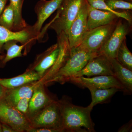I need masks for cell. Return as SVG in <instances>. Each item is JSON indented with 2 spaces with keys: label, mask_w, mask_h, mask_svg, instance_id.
Here are the masks:
<instances>
[{
  "label": "cell",
  "mask_w": 132,
  "mask_h": 132,
  "mask_svg": "<svg viewBox=\"0 0 132 132\" xmlns=\"http://www.w3.org/2000/svg\"><path fill=\"white\" fill-rule=\"evenodd\" d=\"M62 127L65 131L95 132L91 117L93 109L73 105L67 98L59 101Z\"/></svg>",
  "instance_id": "6da1fadb"
},
{
  "label": "cell",
  "mask_w": 132,
  "mask_h": 132,
  "mask_svg": "<svg viewBox=\"0 0 132 132\" xmlns=\"http://www.w3.org/2000/svg\"><path fill=\"white\" fill-rule=\"evenodd\" d=\"M98 55V53L90 52L80 45L71 48L64 65L46 84L55 82L63 84L69 81L86 66L90 59Z\"/></svg>",
  "instance_id": "7a4b0ae2"
},
{
  "label": "cell",
  "mask_w": 132,
  "mask_h": 132,
  "mask_svg": "<svg viewBox=\"0 0 132 132\" xmlns=\"http://www.w3.org/2000/svg\"><path fill=\"white\" fill-rule=\"evenodd\" d=\"M87 0H64L56 15L49 23L50 28L59 35L68 34L71 24Z\"/></svg>",
  "instance_id": "3957f363"
},
{
  "label": "cell",
  "mask_w": 132,
  "mask_h": 132,
  "mask_svg": "<svg viewBox=\"0 0 132 132\" xmlns=\"http://www.w3.org/2000/svg\"><path fill=\"white\" fill-rule=\"evenodd\" d=\"M0 122L10 126L16 132H27L32 128L28 117L7 102L0 99Z\"/></svg>",
  "instance_id": "277c9868"
},
{
  "label": "cell",
  "mask_w": 132,
  "mask_h": 132,
  "mask_svg": "<svg viewBox=\"0 0 132 132\" xmlns=\"http://www.w3.org/2000/svg\"><path fill=\"white\" fill-rule=\"evenodd\" d=\"M29 121L32 127L54 128L64 129L62 127L59 101L54 100L29 119Z\"/></svg>",
  "instance_id": "5b68a950"
},
{
  "label": "cell",
  "mask_w": 132,
  "mask_h": 132,
  "mask_svg": "<svg viewBox=\"0 0 132 132\" xmlns=\"http://www.w3.org/2000/svg\"><path fill=\"white\" fill-rule=\"evenodd\" d=\"M117 22L88 30L80 45L90 52L98 53L113 32Z\"/></svg>",
  "instance_id": "8992f818"
},
{
  "label": "cell",
  "mask_w": 132,
  "mask_h": 132,
  "mask_svg": "<svg viewBox=\"0 0 132 132\" xmlns=\"http://www.w3.org/2000/svg\"><path fill=\"white\" fill-rule=\"evenodd\" d=\"M129 31L128 25L121 20L117 22L110 38L99 51V55H105L108 58L116 59L118 50Z\"/></svg>",
  "instance_id": "52a82bcc"
},
{
  "label": "cell",
  "mask_w": 132,
  "mask_h": 132,
  "mask_svg": "<svg viewBox=\"0 0 132 132\" xmlns=\"http://www.w3.org/2000/svg\"><path fill=\"white\" fill-rule=\"evenodd\" d=\"M88 5L87 0L81 7L69 30L67 35L70 48L80 45L88 31L87 20Z\"/></svg>",
  "instance_id": "ba28073f"
},
{
  "label": "cell",
  "mask_w": 132,
  "mask_h": 132,
  "mask_svg": "<svg viewBox=\"0 0 132 132\" xmlns=\"http://www.w3.org/2000/svg\"><path fill=\"white\" fill-rule=\"evenodd\" d=\"M100 75L115 76L109 59L102 55H99L90 59L86 66L72 78L84 76L89 77Z\"/></svg>",
  "instance_id": "9c48e42d"
},
{
  "label": "cell",
  "mask_w": 132,
  "mask_h": 132,
  "mask_svg": "<svg viewBox=\"0 0 132 132\" xmlns=\"http://www.w3.org/2000/svg\"><path fill=\"white\" fill-rule=\"evenodd\" d=\"M69 81L73 82L83 87H86L88 86L98 88L115 87L119 89L120 91L126 93L125 88L114 76L100 75L92 78L79 76L71 78Z\"/></svg>",
  "instance_id": "30bf717a"
},
{
  "label": "cell",
  "mask_w": 132,
  "mask_h": 132,
  "mask_svg": "<svg viewBox=\"0 0 132 132\" xmlns=\"http://www.w3.org/2000/svg\"><path fill=\"white\" fill-rule=\"evenodd\" d=\"M45 83L40 80L36 86L29 102L27 116L29 119L50 104L54 100L48 94L45 90Z\"/></svg>",
  "instance_id": "8fae6325"
},
{
  "label": "cell",
  "mask_w": 132,
  "mask_h": 132,
  "mask_svg": "<svg viewBox=\"0 0 132 132\" xmlns=\"http://www.w3.org/2000/svg\"><path fill=\"white\" fill-rule=\"evenodd\" d=\"M64 0H40L35 6V10L37 15V20L32 27L35 34H39L45 22L61 6Z\"/></svg>",
  "instance_id": "7c38bea8"
},
{
  "label": "cell",
  "mask_w": 132,
  "mask_h": 132,
  "mask_svg": "<svg viewBox=\"0 0 132 132\" xmlns=\"http://www.w3.org/2000/svg\"><path fill=\"white\" fill-rule=\"evenodd\" d=\"M60 53V48L57 42L39 57L33 66V69L30 70L35 71L42 79L56 63Z\"/></svg>",
  "instance_id": "4fadbf2b"
},
{
  "label": "cell",
  "mask_w": 132,
  "mask_h": 132,
  "mask_svg": "<svg viewBox=\"0 0 132 132\" xmlns=\"http://www.w3.org/2000/svg\"><path fill=\"white\" fill-rule=\"evenodd\" d=\"M119 18L112 13L93 7L88 5V30L117 22Z\"/></svg>",
  "instance_id": "5bb4252c"
},
{
  "label": "cell",
  "mask_w": 132,
  "mask_h": 132,
  "mask_svg": "<svg viewBox=\"0 0 132 132\" xmlns=\"http://www.w3.org/2000/svg\"><path fill=\"white\" fill-rule=\"evenodd\" d=\"M39 81L29 82L14 88L7 89L4 98L10 104L15 106L21 99L24 98H31Z\"/></svg>",
  "instance_id": "9a60e30c"
},
{
  "label": "cell",
  "mask_w": 132,
  "mask_h": 132,
  "mask_svg": "<svg viewBox=\"0 0 132 132\" xmlns=\"http://www.w3.org/2000/svg\"><path fill=\"white\" fill-rule=\"evenodd\" d=\"M41 79V77L35 71L28 69L26 72L16 77L8 79L0 78V85L6 89H11Z\"/></svg>",
  "instance_id": "2e32d148"
},
{
  "label": "cell",
  "mask_w": 132,
  "mask_h": 132,
  "mask_svg": "<svg viewBox=\"0 0 132 132\" xmlns=\"http://www.w3.org/2000/svg\"><path fill=\"white\" fill-rule=\"evenodd\" d=\"M114 76L123 85L126 93L132 92V71L125 67L116 59L109 58Z\"/></svg>",
  "instance_id": "e0dca14e"
},
{
  "label": "cell",
  "mask_w": 132,
  "mask_h": 132,
  "mask_svg": "<svg viewBox=\"0 0 132 132\" xmlns=\"http://www.w3.org/2000/svg\"><path fill=\"white\" fill-rule=\"evenodd\" d=\"M86 88L89 89L92 94V102L88 106L92 109L97 104L108 101L116 92L120 91L119 89L115 87L98 88L88 86Z\"/></svg>",
  "instance_id": "ac0fdd59"
},
{
  "label": "cell",
  "mask_w": 132,
  "mask_h": 132,
  "mask_svg": "<svg viewBox=\"0 0 132 132\" xmlns=\"http://www.w3.org/2000/svg\"><path fill=\"white\" fill-rule=\"evenodd\" d=\"M17 41L10 40L4 43L3 46L2 50L6 51V54L2 60L0 61V66L3 67L6 64L16 57L22 56V51L26 45H19L16 44Z\"/></svg>",
  "instance_id": "d6986e66"
},
{
  "label": "cell",
  "mask_w": 132,
  "mask_h": 132,
  "mask_svg": "<svg viewBox=\"0 0 132 132\" xmlns=\"http://www.w3.org/2000/svg\"><path fill=\"white\" fill-rule=\"evenodd\" d=\"M88 4L93 7L104 11L111 12L119 18H121L126 20L130 25H131V15L127 11L119 12L115 11L109 7L104 0H87Z\"/></svg>",
  "instance_id": "ffe728a7"
},
{
  "label": "cell",
  "mask_w": 132,
  "mask_h": 132,
  "mask_svg": "<svg viewBox=\"0 0 132 132\" xmlns=\"http://www.w3.org/2000/svg\"><path fill=\"white\" fill-rule=\"evenodd\" d=\"M14 14V25L13 31H21L27 28V24L22 16L23 0H10Z\"/></svg>",
  "instance_id": "44dd1931"
},
{
  "label": "cell",
  "mask_w": 132,
  "mask_h": 132,
  "mask_svg": "<svg viewBox=\"0 0 132 132\" xmlns=\"http://www.w3.org/2000/svg\"><path fill=\"white\" fill-rule=\"evenodd\" d=\"M116 59L125 67L132 71V54L127 46L126 38L121 45Z\"/></svg>",
  "instance_id": "7402d4cb"
},
{
  "label": "cell",
  "mask_w": 132,
  "mask_h": 132,
  "mask_svg": "<svg viewBox=\"0 0 132 132\" xmlns=\"http://www.w3.org/2000/svg\"><path fill=\"white\" fill-rule=\"evenodd\" d=\"M14 25V14L12 6L9 4L0 15V26L13 31Z\"/></svg>",
  "instance_id": "603a6c76"
},
{
  "label": "cell",
  "mask_w": 132,
  "mask_h": 132,
  "mask_svg": "<svg viewBox=\"0 0 132 132\" xmlns=\"http://www.w3.org/2000/svg\"><path fill=\"white\" fill-rule=\"evenodd\" d=\"M22 38V34L20 31H10L0 26V53L2 52L3 46L5 42L10 40L19 42Z\"/></svg>",
  "instance_id": "cb8c5ba5"
},
{
  "label": "cell",
  "mask_w": 132,
  "mask_h": 132,
  "mask_svg": "<svg viewBox=\"0 0 132 132\" xmlns=\"http://www.w3.org/2000/svg\"><path fill=\"white\" fill-rule=\"evenodd\" d=\"M105 2L109 7L115 11L117 10L128 11L132 9V3L125 0H106Z\"/></svg>",
  "instance_id": "d4e9b609"
},
{
  "label": "cell",
  "mask_w": 132,
  "mask_h": 132,
  "mask_svg": "<svg viewBox=\"0 0 132 132\" xmlns=\"http://www.w3.org/2000/svg\"><path fill=\"white\" fill-rule=\"evenodd\" d=\"M30 98H24L21 99L15 106L20 112L27 116L28 111Z\"/></svg>",
  "instance_id": "484cf974"
},
{
  "label": "cell",
  "mask_w": 132,
  "mask_h": 132,
  "mask_svg": "<svg viewBox=\"0 0 132 132\" xmlns=\"http://www.w3.org/2000/svg\"><path fill=\"white\" fill-rule=\"evenodd\" d=\"M65 131L62 128H54L32 127L28 131V132H62Z\"/></svg>",
  "instance_id": "4316f807"
},
{
  "label": "cell",
  "mask_w": 132,
  "mask_h": 132,
  "mask_svg": "<svg viewBox=\"0 0 132 132\" xmlns=\"http://www.w3.org/2000/svg\"><path fill=\"white\" fill-rule=\"evenodd\" d=\"M2 132H16L10 126L8 125L1 123Z\"/></svg>",
  "instance_id": "83f0119b"
},
{
  "label": "cell",
  "mask_w": 132,
  "mask_h": 132,
  "mask_svg": "<svg viewBox=\"0 0 132 132\" xmlns=\"http://www.w3.org/2000/svg\"><path fill=\"white\" fill-rule=\"evenodd\" d=\"M131 123H128L127 125H126L123 126L119 130V132H127L131 130Z\"/></svg>",
  "instance_id": "f1b7e54d"
},
{
  "label": "cell",
  "mask_w": 132,
  "mask_h": 132,
  "mask_svg": "<svg viewBox=\"0 0 132 132\" xmlns=\"http://www.w3.org/2000/svg\"><path fill=\"white\" fill-rule=\"evenodd\" d=\"M7 0H0V15L5 8Z\"/></svg>",
  "instance_id": "f546056e"
},
{
  "label": "cell",
  "mask_w": 132,
  "mask_h": 132,
  "mask_svg": "<svg viewBox=\"0 0 132 132\" xmlns=\"http://www.w3.org/2000/svg\"><path fill=\"white\" fill-rule=\"evenodd\" d=\"M7 89L0 85V99L5 96Z\"/></svg>",
  "instance_id": "4dcf8cb0"
},
{
  "label": "cell",
  "mask_w": 132,
  "mask_h": 132,
  "mask_svg": "<svg viewBox=\"0 0 132 132\" xmlns=\"http://www.w3.org/2000/svg\"><path fill=\"white\" fill-rule=\"evenodd\" d=\"M4 57H5V56L4 55L0 54V61L2 60L3 59H4Z\"/></svg>",
  "instance_id": "1f68e13d"
},
{
  "label": "cell",
  "mask_w": 132,
  "mask_h": 132,
  "mask_svg": "<svg viewBox=\"0 0 132 132\" xmlns=\"http://www.w3.org/2000/svg\"><path fill=\"white\" fill-rule=\"evenodd\" d=\"M0 132H2V124L1 122H0Z\"/></svg>",
  "instance_id": "d6a6232c"
},
{
  "label": "cell",
  "mask_w": 132,
  "mask_h": 132,
  "mask_svg": "<svg viewBox=\"0 0 132 132\" xmlns=\"http://www.w3.org/2000/svg\"><path fill=\"white\" fill-rule=\"evenodd\" d=\"M104 1H106V0H104ZM125 1H127L130 2H132V0H125Z\"/></svg>",
  "instance_id": "836d02e7"
},
{
  "label": "cell",
  "mask_w": 132,
  "mask_h": 132,
  "mask_svg": "<svg viewBox=\"0 0 132 132\" xmlns=\"http://www.w3.org/2000/svg\"><path fill=\"white\" fill-rule=\"evenodd\" d=\"M23 1H24V0H23Z\"/></svg>",
  "instance_id": "e575fe53"
}]
</instances>
